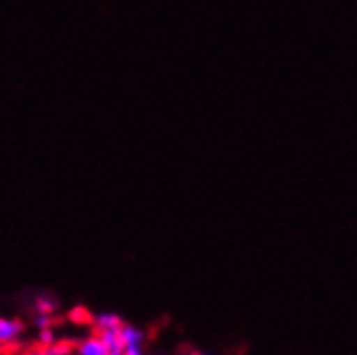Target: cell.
Returning <instances> with one entry per match:
<instances>
[{"mask_svg":"<svg viewBox=\"0 0 357 355\" xmlns=\"http://www.w3.org/2000/svg\"><path fill=\"white\" fill-rule=\"evenodd\" d=\"M97 334L110 347V355H142L140 329L125 325L119 317L104 315L97 319Z\"/></svg>","mask_w":357,"mask_h":355,"instance_id":"cell-1","label":"cell"},{"mask_svg":"<svg viewBox=\"0 0 357 355\" xmlns=\"http://www.w3.org/2000/svg\"><path fill=\"white\" fill-rule=\"evenodd\" d=\"M24 332V325L13 319H0V351H7L15 347Z\"/></svg>","mask_w":357,"mask_h":355,"instance_id":"cell-2","label":"cell"},{"mask_svg":"<svg viewBox=\"0 0 357 355\" xmlns=\"http://www.w3.org/2000/svg\"><path fill=\"white\" fill-rule=\"evenodd\" d=\"M78 355H110V347L99 334H95L78 345Z\"/></svg>","mask_w":357,"mask_h":355,"instance_id":"cell-3","label":"cell"},{"mask_svg":"<svg viewBox=\"0 0 357 355\" xmlns=\"http://www.w3.org/2000/svg\"><path fill=\"white\" fill-rule=\"evenodd\" d=\"M17 355H59L52 347H35V349H29V351H22Z\"/></svg>","mask_w":357,"mask_h":355,"instance_id":"cell-4","label":"cell"}]
</instances>
